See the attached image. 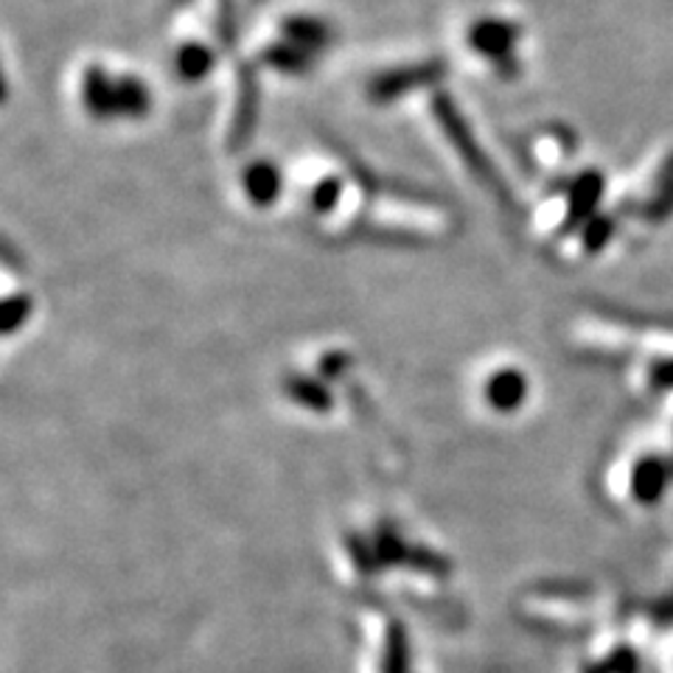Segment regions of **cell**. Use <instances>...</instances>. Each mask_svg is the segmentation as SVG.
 Segmentation results:
<instances>
[{"instance_id":"obj_3","label":"cell","mask_w":673,"mask_h":673,"mask_svg":"<svg viewBox=\"0 0 673 673\" xmlns=\"http://www.w3.org/2000/svg\"><path fill=\"white\" fill-rule=\"evenodd\" d=\"M438 76L441 63L408 65V68L390 70V74H379L377 79L371 82V87H368V94H371L373 101L384 105V101L402 99L404 94H413L415 87L433 85V82H438Z\"/></svg>"},{"instance_id":"obj_8","label":"cell","mask_w":673,"mask_h":673,"mask_svg":"<svg viewBox=\"0 0 673 673\" xmlns=\"http://www.w3.org/2000/svg\"><path fill=\"white\" fill-rule=\"evenodd\" d=\"M210 68H214V54H210L208 45L203 43L180 45L177 56H174V70H177V76H183V79L188 82H197L205 79V76L210 74Z\"/></svg>"},{"instance_id":"obj_9","label":"cell","mask_w":673,"mask_h":673,"mask_svg":"<svg viewBox=\"0 0 673 673\" xmlns=\"http://www.w3.org/2000/svg\"><path fill=\"white\" fill-rule=\"evenodd\" d=\"M310 59V51L297 48L295 43H286V40L267 54V63H272L279 70H286V74H301V70H306Z\"/></svg>"},{"instance_id":"obj_2","label":"cell","mask_w":673,"mask_h":673,"mask_svg":"<svg viewBox=\"0 0 673 673\" xmlns=\"http://www.w3.org/2000/svg\"><path fill=\"white\" fill-rule=\"evenodd\" d=\"M466 43H469L471 51H477V54L491 59V63L508 65L519 43V25H513L511 20L482 18L469 29Z\"/></svg>"},{"instance_id":"obj_1","label":"cell","mask_w":673,"mask_h":673,"mask_svg":"<svg viewBox=\"0 0 673 673\" xmlns=\"http://www.w3.org/2000/svg\"><path fill=\"white\" fill-rule=\"evenodd\" d=\"M435 118H438V124H441V130H444L446 141L455 146V152L460 155V161H464L466 166H469L471 172L482 180V183H488V186H497V172L491 169V163L486 161V155H482V149H480V143L475 141V135H469V127H466L464 116L457 112V107L452 105L449 99H444V96H438V99H435Z\"/></svg>"},{"instance_id":"obj_5","label":"cell","mask_w":673,"mask_h":673,"mask_svg":"<svg viewBox=\"0 0 673 673\" xmlns=\"http://www.w3.org/2000/svg\"><path fill=\"white\" fill-rule=\"evenodd\" d=\"M241 188L248 194V199L259 208H267L279 199L281 194V172L272 163H253L241 174Z\"/></svg>"},{"instance_id":"obj_4","label":"cell","mask_w":673,"mask_h":673,"mask_svg":"<svg viewBox=\"0 0 673 673\" xmlns=\"http://www.w3.org/2000/svg\"><path fill=\"white\" fill-rule=\"evenodd\" d=\"M152 110V94L135 76H118L112 79V116L141 118Z\"/></svg>"},{"instance_id":"obj_6","label":"cell","mask_w":673,"mask_h":673,"mask_svg":"<svg viewBox=\"0 0 673 673\" xmlns=\"http://www.w3.org/2000/svg\"><path fill=\"white\" fill-rule=\"evenodd\" d=\"M82 101L90 116L116 118L112 116V76H107L99 65H90L82 76Z\"/></svg>"},{"instance_id":"obj_10","label":"cell","mask_w":673,"mask_h":673,"mask_svg":"<svg viewBox=\"0 0 673 673\" xmlns=\"http://www.w3.org/2000/svg\"><path fill=\"white\" fill-rule=\"evenodd\" d=\"M340 180L337 177H326L321 183V186H315V192H312V208L321 210V214H328L332 208H337V199H340Z\"/></svg>"},{"instance_id":"obj_7","label":"cell","mask_w":673,"mask_h":673,"mask_svg":"<svg viewBox=\"0 0 673 673\" xmlns=\"http://www.w3.org/2000/svg\"><path fill=\"white\" fill-rule=\"evenodd\" d=\"M284 40L286 43H295L297 48L315 54V51L326 48V43L332 40V32H328V25L323 23V20L292 18L284 23Z\"/></svg>"}]
</instances>
